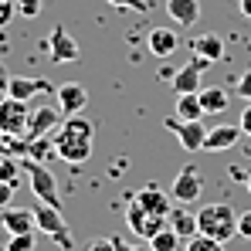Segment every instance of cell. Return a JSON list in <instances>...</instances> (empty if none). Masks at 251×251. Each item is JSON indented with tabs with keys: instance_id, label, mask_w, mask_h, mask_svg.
<instances>
[{
	"instance_id": "6da1fadb",
	"label": "cell",
	"mask_w": 251,
	"mask_h": 251,
	"mask_svg": "<svg viewBox=\"0 0 251 251\" xmlns=\"http://www.w3.org/2000/svg\"><path fill=\"white\" fill-rule=\"evenodd\" d=\"M51 136H54V153H58L65 163H72V167H82L85 160L92 156L95 126L88 123V119H82V112H78V116H68V119L58 126Z\"/></svg>"
},
{
	"instance_id": "7a4b0ae2",
	"label": "cell",
	"mask_w": 251,
	"mask_h": 251,
	"mask_svg": "<svg viewBox=\"0 0 251 251\" xmlns=\"http://www.w3.org/2000/svg\"><path fill=\"white\" fill-rule=\"evenodd\" d=\"M197 231L214 241H231L238 234V210L231 204H207L197 210Z\"/></svg>"
},
{
	"instance_id": "3957f363",
	"label": "cell",
	"mask_w": 251,
	"mask_h": 251,
	"mask_svg": "<svg viewBox=\"0 0 251 251\" xmlns=\"http://www.w3.org/2000/svg\"><path fill=\"white\" fill-rule=\"evenodd\" d=\"M21 167H24L27 180H31L34 197H38L41 204H48V207L61 210V194H58V180H54V173L44 167L41 160H31V156H21Z\"/></svg>"
},
{
	"instance_id": "277c9868",
	"label": "cell",
	"mask_w": 251,
	"mask_h": 251,
	"mask_svg": "<svg viewBox=\"0 0 251 251\" xmlns=\"http://www.w3.org/2000/svg\"><path fill=\"white\" fill-rule=\"evenodd\" d=\"M27 119H31L27 102L10 99V95L0 99V129H3L7 136H14V139H27Z\"/></svg>"
},
{
	"instance_id": "5b68a950",
	"label": "cell",
	"mask_w": 251,
	"mask_h": 251,
	"mask_svg": "<svg viewBox=\"0 0 251 251\" xmlns=\"http://www.w3.org/2000/svg\"><path fill=\"white\" fill-rule=\"evenodd\" d=\"M126 224H129V231L139 238V241H150L156 231H163L167 227V217H160V214H150L146 207H139L136 201L126 207Z\"/></svg>"
},
{
	"instance_id": "8992f818",
	"label": "cell",
	"mask_w": 251,
	"mask_h": 251,
	"mask_svg": "<svg viewBox=\"0 0 251 251\" xmlns=\"http://www.w3.org/2000/svg\"><path fill=\"white\" fill-rule=\"evenodd\" d=\"M167 129L170 132H176V139H180V146L187 150V153H197V150H204V139H207V129L201 119H167Z\"/></svg>"
},
{
	"instance_id": "52a82bcc",
	"label": "cell",
	"mask_w": 251,
	"mask_h": 251,
	"mask_svg": "<svg viewBox=\"0 0 251 251\" xmlns=\"http://www.w3.org/2000/svg\"><path fill=\"white\" fill-rule=\"evenodd\" d=\"M201 190H204V176H201V170H197V167H183L180 173H176L173 187H170V197H173L176 204H194V201L201 197Z\"/></svg>"
},
{
	"instance_id": "ba28073f",
	"label": "cell",
	"mask_w": 251,
	"mask_h": 251,
	"mask_svg": "<svg viewBox=\"0 0 251 251\" xmlns=\"http://www.w3.org/2000/svg\"><path fill=\"white\" fill-rule=\"evenodd\" d=\"M214 61H207V58H201V54H194L170 82H173V92L176 95H183V92H201V78H204V72H207Z\"/></svg>"
},
{
	"instance_id": "9c48e42d",
	"label": "cell",
	"mask_w": 251,
	"mask_h": 251,
	"mask_svg": "<svg viewBox=\"0 0 251 251\" xmlns=\"http://www.w3.org/2000/svg\"><path fill=\"white\" fill-rule=\"evenodd\" d=\"M61 105H38L31 109V119H27V139H38V136H51L58 126L65 123L61 119Z\"/></svg>"
},
{
	"instance_id": "30bf717a",
	"label": "cell",
	"mask_w": 251,
	"mask_h": 251,
	"mask_svg": "<svg viewBox=\"0 0 251 251\" xmlns=\"http://www.w3.org/2000/svg\"><path fill=\"white\" fill-rule=\"evenodd\" d=\"M54 88L44 78H31V75H10L7 78V95L10 99H21V102H31L34 95H51Z\"/></svg>"
},
{
	"instance_id": "8fae6325",
	"label": "cell",
	"mask_w": 251,
	"mask_h": 251,
	"mask_svg": "<svg viewBox=\"0 0 251 251\" xmlns=\"http://www.w3.org/2000/svg\"><path fill=\"white\" fill-rule=\"evenodd\" d=\"M48 54H51V61H58V65H68V61H78V41L65 31V27H54L51 31V38H48Z\"/></svg>"
},
{
	"instance_id": "7c38bea8",
	"label": "cell",
	"mask_w": 251,
	"mask_h": 251,
	"mask_svg": "<svg viewBox=\"0 0 251 251\" xmlns=\"http://www.w3.org/2000/svg\"><path fill=\"white\" fill-rule=\"evenodd\" d=\"M54 99H58V105H61L65 116H78L85 105H88V92H85L78 82L58 85V88H54Z\"/></svg>"
},
{
	"instance_id": "4fadbf2b",
	"label": "cell",
	"mask_w": 251,
	"mask_h": 251,
	"mask_svg": "<svg viewBox=\"0 0 251 251\" xmlns=\"http://www.w3.org/2000/svg\"><path fill=\"white\" fill-rule=\"evenodd\" d=\"M0 224H3L7 234H27V231H38L34 210H27V207H3Z\"/></svg>"
},
{
	"instance_id": "5bb4252c",
	"label": "cell",
	"mask_w": 251,
	"mask_h": 251,
	"mask_svg": "<svg viewBox=\"0 0 251 251\" xmlns=\"http://www.w3.org/2000/svg\"><path fill=\"white\" fill-rule=\"evenodd\" d=\"M241 126H214L207 129V139H204V150L207 153H221V150H231L241 143Z\"/></svg>"
},
{
	"instance_id": "9a60e30c",
	"label": "cell",
	"mask_w": 251,
	"mask_h": 251,
	"mask_svg": "<svg viewBox=\"0 0 251 251\" xmlns=\"http://www.w3.org/2000/svg\"><path fill=\"white\" fill-rule=\"evenodd\" d=\"M167 14L173 24L194 27L201 21V0H167Z\"/></svg>"
},
{
	"instance_id": "2e32d148",
	"label": "cell",
	"mask_w": 251,
	"mask_h": 251,
	"mask_svg": "<svg viewBox=\"0 0 251 251\" xmlns=\"http://www.w3.org/2000/svg\"><path fill=\"white\" fill-rule=\"evenodd\" d=\"M139 207H146L150 214H160V217H167L170 214V194H163L156 183H150V187H143L136 197H132Z\"/></svg>"
},
{
	"instance_id": "e0dca14e",
	"label": "cell",
	"mask_w": 251,
	"mask_h": 251,
	"mask_svg": "<svg viewBox=\"0 0 251 251\" xmlns=\"http://www.w3.org/2000/svg\"><path fill=\"white\" fill-rule=\"evenodd\" d=\"M146 44H150V54H156V58H170V54L180 48V38H176V31H170V27H153Z\"/></svg>"
},
{
	"instance_id": "ac0fdd59",
	"label": "cell",
	"mask_w": 251,
	"mask_h": 251,
	"mask_svg": "<svg viewBox=\"0 0 251 251\" xmlns=\"http://www.w3.org/2000/svg\"><path fill=\"white\" fill-rule=\"evenodd\" d=\"M34 221H38V231H44V234H65V231H68V224H65L61 210H58V207H48V204L34 207Z\"/></svg>"
},
{
	"instance_id": "d6986e66",
	"label": "cell",
	"mask_w": 251,
	"mask_h": 251,
	"mask_svg": "<svg viewBox=\"0 0 251 251\" xmlns=\"http://www.w3.org/2000/svg\"><path fill=\"white\" fill-rule=\"evenodd\" d=\"M167 224L180 234V238H183V241L197 234V214H190V210H183V207H170Z\"/></svg>"
},
{
	"instance_id": "ffe728a7",
	"label": "cell",
	"mask_w": 251,
	"mask_h": 251,
	"mask_svg": "<svg viewBox=\"0 0 251 251\" xmlns=\"http://www.w3.org/2000/svg\"><path fill=\"white\" fill-rule=\"evenodd\" d=\"M204 102H201V92H183L176 95V119H204Z\"/></svg>"
},
{
	"instance_id": "44dd1931",
	"label": "cell",
	"mask_w": 251,
	"mask_h": 251,
	"mask_svg": "<svg viewBox=\"0 0 251 251\" xmlns=\"http://www.w3.org/2000/svg\"><path fill=\"white\" fill-rule=\"evenodd\" d=\"M194 51H197L201 58H207V61H221V58H224V41H221L217 34H201V38L194 41Z\"/></svg>"
},
{
	"instance_id": "7402d4cb",
	"label": "cell",
	"mask_w": 251,
	"mask_h": 251,
	"mask_svg": "<svg viewBox=\"0 0 251 251\" xmlns=\"http://www.w3.org/2000/svg\"><path fill=\"white\" fill-rule=\"evenodd\" d=\"M201 102H204V112H207V116H217V112L227 109L231 95H227L224 88H201Z\"/></svg>"
},
{
	"instance_id": "603a6c76",
	"label": "cell",
	"mask_w": 251,
	"mask_h": 251,
	"mask_svg": "<svg viewBox=\"0 0 251 251\" xmlns=\"http://www.w3.org/2000/svg\"><path fill=\"white\" fill-rule=\"evenodd\" d=\"M180 241H183V238L167 224L163 231H156V234L150 238V248H153V251H176V248H180Z\"/></svg>"
},
{
	"instance_id": "cb8c5ba5",
	"label": "cell",
	"mask_w": 251,
	"mask_h": 251,
	"mask_svg": "<svg viewBox=\"0 0 251 251\" xmlns=\"http://www.w3.org/2000/svg\"><path fill=\"white\" fill-rule=\"evenodd\" d=\"M54 153V136H38V139H27V153L31 160H48Z\"/></svg>"
},
{
	"instance_id": "d4e9b609",
	"label": "cell",
	"mask_w": 251,
	"mask_h": 251,
	"mask_svg": "<svg viewBox=\"0 0 251 251\" xmlns=\"http://www.w3.org/2000/svg\"><path fill=\"white\" fill-rule=\"evenodd\" d=\"M21 160L17 156H0V180H7V183H14L17 187V176H21Z\"/></svg>"
},
{
	"instance_id": "484cf974",
	"label": "cell",
	"mask_w": 251,
	"mask_h": 251,
	"mask_svg": "<svg viewBox=\"0 0 251 251\" xmlns=\"http://www.w3.org/2000/svg\"><path fill=\"white\" fill-rule=\"evenodd\" d=\"M187 251H224V241H214L207 234H194V238H187Z\"/></svg>"
},
{
	"instance_id": "4316f807",
	"label": "cell",
	"mask_w": 251,
	"mask_h": 251,
	"mask_svg": "<svg viewBox=\"0 0 251 251\" xmlns=\"http://www.w3.org/2000/svg\"><path fill=\"white\" fill-rule=\"evenodd\" d=\"M34 231H27V234H10V241H7V251H34Z\"/></svg>"
},
{
	"instance_id": "83f0119b",
	"label": "cell",
	"mask_w": 251,
	"mask_h": 251,
	"mask_svg": "<svg viewBox=\"0 0 251 251\" xmlns=\"http://www.w3.org/2000/svg\"><path fill=\"white\" fill-rule=\"evenodd\" d=\"M112 245H116V251H153V248H150V241H143V245H132V241L119 238V234H112Z\"/></svg>"
},
{
	"instance_id": "f1b7e54d",
	"label": "cell",
	"mask_w": 251,
	"mask_h": 251,
	"mask_svg": "<svg viewBox=\"0 0 251 251\" xmlns=\"http://www.w3.org/2000/svg\"><path fill=\"white\" fill-rule=\"evenodd\" d=\"M234 92H238L245 102H251V68H248V72H241V78H238V85H234Z\"/></svg>"
},
{
	"instance_id": "f546056e",
	"label": "cell",
	"mask_w": 251,
	"mask_h": 251,
	"mask_svg": "<svg viewBox=\"0 0 251 251\" xmlns=\"http://www.w3.org/2000/svg\"><path fill=\"white\" fill-rule=\"evenodd\" d=\"M17 10L24 17H38L41 14V0H17Z\"/></svg>"
},
{
	"instance_id": "4dcf8cb0",
	"label": "cell",
	"mask_w": 251,
	"mask_h": 251,
	"mask_svg": "<svg viewBox=\"0 0 251 251\" xmlns=\"http://www.w3.org/2000/svg\"><path fill=\"white\" fill-rule=\"evenodd\" d=\"M14 10H17V3H10V0H0V27H7V24H10Z\"/></svg>"
},
{
	"instance_id": "1f68e13d",
	"label": "cell",
	"mask_w": 251,
	"mask_h": 251,
	"mask_svg": "<svg viewBox=\"0 0 251 251\" xmlns=\"http://www.w3.org/2000/svg\"><path fill=\"white\" fill-rule=\"evenodd\" d=\"M238 234L251 241V210H245V214H238Z\"/></svg>"
},
{
	"instance_id": "d6a6232c",
	"label": "cell",
	"mask_w": 251,
	"mask_h": 251,
	"mask_svg": "<svg viewBox=\"0 0 251 251\" xmlns=\"http://www.w3.org/2000/svg\"><path fill=\"white\" fill-rule=\"evenodd\" d=\"M85 251H116V245H112V238H95L85 245Z\"/></svg>"
},
{
	"instance_id": "836d02e7",
	"label": "cell",
	"mask_w": 251,
	"mask_h": 251,
	"mask_svg": "<svg viewBox=\"0 0 251 251\" xmlns=\"http://www.w3.org/2000/svg\"><path fill=\"white\" fill-rule=\"evenodd\" d=\"M105 3H112V7H123V10H129V7H132V10H146V7H150L146 0H105Z\"/></svg>"
},
{
	"instance_id": "e575fe53",
	"label": "cell",
	"mask_w": 251,
	"mask_h": 251,
	"mask_svg": "<svg viewBox=\"0 0 251 251\" xmlns=\"http://www.w3.org/2000/svg\"><path fill=\"white\" fill-rule=\"evenodd\" d=\"M10 197H14V183L0 180V210H3V207H10Z\"/></svg>"
},
{
	"instance_id": "d590c367",
	"label": "cell",
	"mask_w": 251,
	"mask_h": 251,
	"mask_svg": "<svg viewBox=\"0 0 251 251\" xmlns=\"http://www.w3.org/2000/svg\"><path fill=\"white\" fill-rule=\"evenodd\" d=\"M238 126H241V132H245V136H251V102L245 105V112H241V123H238Z\"/></svg>"
},
{
	"instance_id": "8d00e7d4",
	"label": "cell",
	"mask_w": 251,
	"mask_h": 251,
	"mask_svg": "<svg viewBox=\"0 0 251 251\" xmlns=\"http://www.w3.org/2000/svg\"><path fill=\"white\" fill-rule=\"evenodd\" d=\"M54 241H58L61 248H72V234H68V231H65V234H54Z\"/></svg>"
},
{
	"instance_id": "74e56055",
	"label": "cell",
	"mask_w": 251,
	"mask_h": 251,
	"mask_svg": "<svg viewBox=\"0 0 251 251\" xmlns=\"http://www.w3.org/2000/svg\"><path fill=\"white\" fill-rule=\"evenodd\" d=\"M7 78H10V75H7V68L0 65V92H7Z\"/></svg>"
},
{
	"instance_id": "f35d334b",
	"label": "cell",
	"mask_w": 251,
	"mask_h": 251,
	"mask_svg": "<svg viewBox=\"0 0 251 251\" xmlns=\"http://www.w3.org/2000/svg\"><path fill=\"white\" fill-rule=\"evenodd\" d=\"M238 7H241V14H245V17H251V0H241Z\"/></svg>"
},
{
	"instance_id": "ab89813d",
	"label": "cell",
	"mask_w": 251,
	"mask_h": 251,
	"mask_svg": "<svg viewBox=\"0 0 251 251\" xmlns=\"http://www.w3.org/2000/svg\"><path fill=\"white\" fill-rule=\"evenodd\" d=\"M245 153H248V156H251V136H248V143H245Z\"/></svg>"
},
{
	"instance_id": "60d3db41",
	"label": "cell",
	"mask_w": 251,
	"mask_h": 251,
	"mask_svg": "<svg viewBox=\"0 0 251 251\" xmlns=\"http://www.w3.org/2000/svg\"><path fill=\"white\" fill-rule=\"evenodd\" d=\"M245 187H248V194H251V173H248V180H245Z\"/></svg>"
}]
</instances>
